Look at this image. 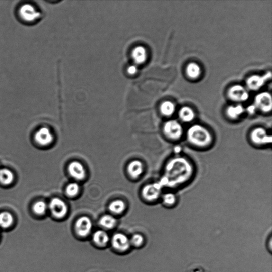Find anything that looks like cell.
<instances>
[{
	"label": "cell",
	"instance_id": "6da1fadb",
	"mask_svg": "<svg viewBox=\"0 0 272 272\" xmlns=\"http://www.w3.org/2000/svg\"><path fill=\"white\" fill-rule=\"evenodd\" d=\"M193 162L185 157L176 156L166 163L164 174L159 181L163 188L176 189L192 180L195 174Z\"/></svg>",
	"mask_w": 272,
	"mask_h": 272
},
{
	"label": "cell",
	"instance_id": "7a4b0ae2",
	"mask_svg": "<svg viewBox=\"0 0 272 272\" xmlns=\"http://www.w3.org/2000/svg\"><path fill=\"white\" fill-rule=\"evenodd\" d=\"M187 142L192 146L199 149H207L214 142L212 132L205 126L198 124L190 126L186 132Z\"/></svg>",
	"mask_w": 272,
	"mask_h": 272
},
{
	"label": "cell",
	"instance_id": "3957f363",
	"mask_svg": "<svg viewBox=\"0 0 272 272\" xmlns=\"http://www.w3.org/2000/svg\"><path fill=\"white\" fill-rule=\"evenodd\" d=\"M17 15L20 21L26 24H34L41 17V12L31 3L21 4L17 9Z\"/></svg>",
	"mask_w": 272,
	"mask_h": 272
},
{
	"label": "cell",
	"instance_id": "277c9868",
	"mask_svg": "<svg viewBox=\"0 0 272 272\" xmlns=\"http://www.w3.org/2000/svg\"><path fill=\"white\" fill-rule=\"evenodd\" d=\"M163 133L166 138L172 142L180 141L185 134L182 124L175 120H169L163 125Z\"/></svg>",
	"mask_w": 272,
	"mask_h": 272
},
{
	"label": "cell",
	"instance_id": "5b68a950",
	"mask_svg": "<svg viewBox=\"0 0 272 272\" xmlns=\"http://www.w3.org/2000/svg\"><path fill=\"white\" fill-rule=\"evenodd\" d=\"M249 138L251 142L256 146H265L270 145L272 142L271 135L262 127L253 129L250 133Z\"/></svg>",
	"mask_w": 272,
	"mask_h": 272
},
{
	"label": "cell",
	"instance_id": "8992f818",
	"mask_svg": "<svg viewBox=\"0 0 272 272\" xmlns=\"http://www.w3.org/2000/svg\"><path fill=\"white\" fill-rule=\"evenodd\" d=\"M163 188L159 182L148 185L143 189V196L148 201H156L161 196Z\"/></svg>",
	"mask_w": 272,
	"mask_h": 272
},
{
	"label": "cell",
	"instance_id": "52a82bcc",
	"mask_svg": "<svg viewBox=\"0 0 272 272\" xmlns=\"http://www.w3.org/2000/svg\"><path fill=\"white\" fill-rule=\"evenodd\" d=\"M49 208L52 215L57 218H62L67 214L68 212L66 204L58 198L52 199Z\"/></svg>",
	"mask_w": 272,
	"mask_h": 272
},
{
	"label": "cell",
	"instance_id": "ba28073f",
	"mask_svg": "<svg viewBox=\"0 0 272 272\" xmlns=\"http://www.w3.org/2000/svg\"><path fill=\"white\" fill-rule=\"evenodd\" d=\"M257 109L262 112L268 113L272 108V99L271 95L267 92L261 93L255 98V104Z\"/></svg>",
	"mask_w": 272,
	"mask_h": 272
},
{
	"label": "cell",
	"instance_id": "9c48e42d",
	"mask_svg": "<svg viewBox=\"0 0 272 272\" xmlns=\"http://www.w3.org/2000/svg\"><path fill=\"white\" fill-rule=\"evenodd\" d=\"M92 228V222L86 216L81 217L76 224V231L81 237L87 236L91 232Z\"/></svg>",
	"mask_w": 272,
	"mask_h": 272
},
{
	"label": "cell",
	"instance_id": "30bf717a",
	"mask_svg": "<svg viewBox=\"0 0 272 272\" xmlns=\"http://www.w3.org/2000/svg\"><path fill=\"white\" fill-rule=\"evenodd\" d=\"M112 244L115 249L122 251L128 250L131 245L130 239L122 233L115 234L112 238Z\"/></svg>",
	"mask_w": 272,
	"mask_h": 272
},
{
	"label": "cell",
	"instance_id": "8fae6325",
	"mask_svg": "<svg viewBox=\"0 0 272 272\" xmlns=\"http://www.w3.org/2000/svg\"><path fill=\"white\" fill-rule=\"evenodd\" d=\"M229 96L232 100L237 102H245L249 97L247 90L241 85L232 87L229 90Z\"/></svg>",
	"mask_w": 272,
	"mask_h": 272
},
{
	"label": "cell",
	"instance_id": "7c38bea8",
	"mask_svg": "<svg viewBox=\"0 0 272 272\" xmlns=\"http://www.w3.org/2000/svg\"><path fill=\"white\" fill-rule=\"evenodd\" d=\"M271 77L270 72H268L264 76H260L254 75L250 77L247 81V84L248 88L252 90H257L262 86H263Z\"/></svg>",
	"mask_w": 272,
	"mask_h": 272
},
{
	"label": "cell",
	"instance_id": "4fadbf2b",
	"mask_svg": "<svg viewBox=\"0 0 272 272\" xmlns=\"http://www.w3.org/2000/svg\"><path fill=\"white\" fill-rule=\"evenodd\" d=\"M34 139L36 143L45 146L52 142L53 136L48 128L43 127L35 133Z\"/></svg>",
	"mask_w": 272,
	"mask_h": 272
},
{
	"label": "cell",
	"instance_id": "5bb4252c",
	"mask_svg": "<svg viewBox=\"0 0 272 272\" xmlns=\"http://www.w3.org/2000/svg\"><path fill=\"white\" fill-rule=\"evenodd\" d=\"M68 171L70 175L77 180H82L85 177V169L83 165L78 161L70 163Z\"/></svg>",
	"mask_w": 272,
	"mask_h": 272
},
{
	"label": "cell",
	"instance_id": "9a60e30c",
	"mask_svg": "<svg viewBox=\"0 0 272 272\" xmlns=\"http://www.w3.org/2000/svg\"><path fill=\"white\" fill-rule=\"evenodd\" d=\"M132 58L136 64L141 65L146 61L148 53L146 49L142 46L135 48L132 53Z\"/></svg>",
	"mask_w": 272,
	"mask_h": 272
},
{
	"label": "cell",
	"instance_id": "2e32d148",
	"mask_svg": "<svg viewBox=\"0 0 272 272\" xmlns=\"http://www.w3.org/2000/svg\"><path fill=\"white\" fill-rule=\"evenodd\" d=\"M179 117L184 123H191L195 118V114L191 108L185 106L181 108L179 112Z\"/></svg>",
	"mask_w": 272,
	"mask_h": 272
},
{
	"label": "cell",
	"instance_id": "e0dca14e",
	"mask_svg": "<svg viewBox=\"0 0 272 272\" xmlns=\"http://www.w3.org/2000/svg\"><path fill=\"white\" fill-rule=\"evenodd\" d=\"M128 172L133 178L139 177L143 172V165L141 161L135 160L131 162L128 166Z\"/></svg>",
	"mask_w": 272,
	"mask_h": 272
},
{
	"label": "cell",
	"instance_id": "ac0fdd59",
	"mask_svg": "<svg viewBox=\"0 0 272 272\" xmlns=\"http://www.w3.org/2000/svg\"><path fill=\"white\" fill-rule=\"evenodd\" d=\"M14 180V175L9 169H0V183L4 185H9L12 184Z\"/></svg>",
	"mask_w": 272,
	"mask_h": 272
},
{
	"label": "cell",
	"instance_id": "d6986e66",
	"mask_svg": "<svg viewBox=\"0 0 272 272\" xmlns=\"http://www.w3.org/2000/svg\"><path fill=\"white\" fill-rule=\"evenodd\" d=\"M244 111L245 110L243 107L241 105H238L229 107L226 110V114L231 119L236 120L244 113Z\"/></svg>",
	"mask_w": 272,
	"mask_h": 272
},
{
	"label": "cell",
	"instance_id": "ffe728a7",
	"mask_svg": "<svg viewBox=\"0 0 272 272\" xmlns=\"http://www.w3.org/2000/svg\"><path fill=\"white\" fill-rule=\"evenodd\" d=\"M14 223V217L9 212H4L0 213V228L8 229L10 228Z\"/></svg>",
	"mask_w": 272,
	"mask_h": 272
},
{
	"label": "cell",
	"instance_id": "44dd1931",
	"mask_svg": "<svg viewBox=\"0 0 272 272\" xmlns=\"http://www.w3.org/2000/svg\"><path fill=\"white\" fill-rule=\"evenodd\" d=\"M93 240L98 245L103 246L109 241L110 238L106 232L99 230L94 233Z\"/></svg>",
	"mask_w": 272,
	"mask_h": 272
},
{
	"label": "cell",
	"instance_id": "7402d4cb",
	"mask_svg": "<svg viewBox=\"0 0 272 272\" xmlns=\"http://www.w3.org/2000/svg\"><path fill=\"white\" fill-rule=\"evenodd\" d=\"M162 203L167 207L175 206L177 202V195L173 192H168L163 194L162 198Z\"/></svg>",
	"mask_w": 272,
	"mask_h": 272
},
{
	"label": "cell",
	"instance_id": "603a6c76",
	"mask_svg": "<svg viewBox=\"0 0 272 272\" xmlns=\"http://www.w3.org/2000/svg\"><path fill=\"white\" fill-rule=\"evenodd\" d=\"M160 111L162 115L169 117L174 114L175 106L174 103L167 101L162 103L160 107Z\"/></svg>",
	"mask_w": 272,
	"mask_h": 272
},
{
	"label": "cell",
	"instance_id": "cb8c5ba5",
	"mask_svg": "<svg viewBox=\"0 0 272 272\" xmlns=\"http://www.w3.org/2000/svg\"><path fill=\"white\" fill-rule=\"evenodd\" d=\"M101 225L103 228L107 229H111L114 227L116 220L114 217L110 215L103 216L99 221Z\"/></svg>",
	"mask_w": 272,
	"mask_h": 272
},
{
	"label": "cell",
	"instance_id": "d4e9b609",
	"mask_svg": "<svg viewBox=\"0 0 272 272\" xmlns=\"http://www.w3.org/2000/svg\"><path fill=\"white\" fill-rule=\"evenodd\" d=\"M187 73L189 77L197 78L201 74V68L195 63H190L187 68Z\"/></svg>",
	"mask_w": 272,
	"mask_h": 272
},
{
	"label": "cell",
	"instance_id": "484cf974",
	"mask_svg": "<svg viewBox=\"0 0 272 272\" xmlns=\"http://www.w3.org/2000/svg\"><path fill=\"white\" fill-rule=\"evenodd\" d=\"M125 208V205L124 203L121 200H116L113 202L110 205V210L116 214H119L122 213Z\"/></svg>",
	"mask_w": 272,
	"mask_h": 272
},
{
	"label": "cell",
	"instance_id": "4316f807",
	"mask_svg": "<svg viewBox=\"0 0 272 272\" xmlns=\"http://www.w3.org/2000/svg\"><path fill=\"white\" fill-rule=\"evenodd\" d=\"M47 205L43 201H39L34 204L33 207L34 212L38 215H42L46 212Z\"/></svg>",
	"mask_w": 272,
	"mask_h": 272
},
{
	"label": "cell",
	"instance_id": "83f0119b",
	"mask_svg": "<svg viewBox=\"0 0 272 272\" xmlns=\"http://www.w3.org/2000/svg\"><path fill=\"white\" fill-rule=\"evenodd\" d=\"M79 189L80 187L78 184L71 183L67 186L66 193L69 196H75L79 193Z\"/></svg>",
	"mask_w": 272,
	"mask_h": 272
},
{
	"label": "cell",
	"instance_id": "f1b7e54d",
	"mask_svg": "<svg viewBox=\"0 0 272 272\" xmlns=\"http://www.w3.org/2000/svg\"><path fill=\"white\" fill-rule=\"evenodd\" d=\"M131 244L133 246L139 247L142 245L144 242V238L142 235L135 234L133 235L131 240H130Z\"/></svg>",
	"mask_w": 272,
	"mask_h": 272
},
{
	"label": "cell",
	"instance_id": "f546056e",
	"mask_svg": "<svg viewBox=\"0 0 272 272\" xmlns=\"http://www.w3.org/2000/svg\"><path fill=\"white\" fill-rule=\"evenodd\" d=\"M138 68L134 65L130 66L128 68V73L131 76H134L138 74Z\"/></svg>",
	"mask_w": 272,
	"mask_h": 272
},
{
	"label": "cell",
	"instance_id": "4dcf8cb0",
	"mask_svg": "<svg viewBox=\"0 0 272 272\" xmlns=\"http://www.w3.org/2000/svg\"><path fill=\"white\" fill-rule=\"evenodd\" d=\"M257 110V108H256V106L255 105H252L249 106L247 108V111L249 114L253 115L256 113Z\"/></svg>",
	"mask_w": 272,
	"mask_h": 272
}]
</instances>
